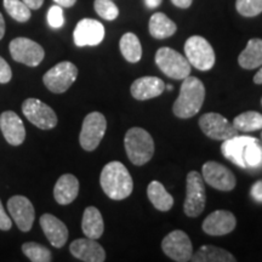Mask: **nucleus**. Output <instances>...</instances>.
<instances>
[{"label": "nucleus", "instance_id": "43", "mask_svg": "<svg viewBox=\"0 0 262 262\" xmlns=\"http://www.w3.org/2000/svg\"><path fill=\"white\" fill-rule=\"evenodd\" d=\"M4 34H5V21H4V17H3L2 12H0V40L4 38Z\"/></svg>", "mask_w": 262, "mask_h": 262}, {"label": "nucleus", "instance_id": "3", "mask_svg": "<svg viewBox=\"0 0 262 262\" xmlns=\"http://www.w3.org/2000/svg\"><path fill=\"white\" fill-rule=\"evenodd\" d=\"M127 158L134 165L142 166L155 155V141L148 131L142 127H131L124 139Z\"/></svg>", "mask_w": 262, "mask_h": 262}, {"label": "nucleus", "instance_id": "40", "mask_svg": "<svg viewBox=\"0 0 262 262\" xmlns=\"http://www.w3.org/2000/svg\"><path fill=\"white\" fill-rule=\"evenodd\" d=\"M171 3L180 9H188L192 5L193 0H171Z\"/></svg>", "mask_w": 262, "mask_h": 262}, {"label": "nucleus", "instance_id": "42", "mask_svg": "<svg viewBox=\"0 0 262 262\" xmlns=\"http://www.w3.org/2000/svg\"><path fill=\"white\" fill-rule=\"evenodd\" d=\"M163 0H145V4L148 9H156L162 4Z\"/></svg>", "mask_w": 262, "mask_h": 262}, {"label": "nucleus", "instance_id": "28", "mask_svg": "<svg viewBox=\"0 0 262 262\" xmlns=\"http://www.w3.org/2000/svg\"><path fill=\"white\" fill-rule=\"evenodd\" d=\"M120 51H122L124 58L130 63H136L142 57V47L139 38L134 33H125L120 39L119 42Z\"/></svg>", "mask_w": 262, "mask_h": 262}, {"label": "nucleus", "instance_id": "8", "mask_svg": "<svg viewBox=\"0 0 262 262\" xmlns=\"http://www.w3.org/2000/svg\"><path fill=\"white\" fill-rule=\"evenodd\" d=\"M107 129L106 117L100 112H91L84 118L79 135L81 148L93 152L102 141Z\"/></svg>", "mask_w": 262, "mask_h": 262}, {"label": "nucleus", "instance_id": "9", "mask_svg": "<svg viewBox=\"0 0 262 262\" xmlns=\"http://www.w3.org/2000/svg\"><path fill=\"white\" fill-rule=\"evenodd\" d=\"M10 54L18 63H24L29 67H37L44 60L45 51L41 45L28 38L18 37L10 41Z\"/></svg>", "mask_w": 262, "mask_h": 262}, {"label": "nucleus", "instance_id": "15", "mask_svg": "<svg viewBox=\"0 0 262 262\" xmlns=\"http://www.w3.org/2000/svg\"><path fill=\"white\" fill-rule=\"evenodd\" d=\"M77 47H96L103 40L104 27L101 22L93 18H83L75 26L73 33Z\"/></svg>", "mask_w": 262, "mask_h": 262}, {"label": "nucleus", "instance_id": "18", "mask_svg": "<svg viewBox=\"0 0 262 262\" xmlns=\"http://www.w3.org/2000/svg\"><path fill=\"white\" fill-rule=\"evenodd\" d=\"M237 226L235 216L231 211L216 210L211 212L203 222V231L210 235H226Z\"/></svg>", "mask_w": 262, "mask_h": 262}, {"label": "nucleus", "instance_id": "17", "mask_svg": "<svg viewBox=\"0 0 262 262\" xmlns=\"http://www.w3.org/2000/svg\"><path fill=\"white\" fill-rule=\"evenodd\" d=\"M70 251L75 258L84 262H103L106 260V251L96 239L88 237L77 239L72 242Z\"/></svg>", "mask_w": 262, "mask_h": 262}, {"label": "nucleus", "instance_id": "46", "mask_svg": "<svg viewBox=\"0 0 262 262\" xmlns=\"http://www.w3.org/2000/svg\"><path fill=\"white\" fill-rule=\"evenodd\" d=\"M261 140H262V133H261Z\"/></svg>", "mask_w": 262, "mask_h": 262}, {"label": "nucleus", "instance_id": "23", "mask_svg": "<svg viewBox=\"0 0 262 262\" xmlns=\"http://www.w3.org/2000/svg\"><path fill=\"white\" fill-rule=\"evenodd\" d=\"M81 229H83L85 237L91 239H98L103 234V217L97 208H95V206H88L85 209L83 214V220H81Z\"/></svg>", "mask_w": 262, "mask_h": 262}, {"label": "nucleus", "instance_id": "32", "mask_svg": "<svg viewBox=\"0 0 262 262\" xmlns=\"http://www.w3.org/2000/svg\"><path fill=\"white\" fill-rule=\"evenodd\" d=\"M94 8L96 14L107 21H113L119 15V9L112 0H95Z\"/></svg>", "mask_w": 262, "mask_h": 262}, {"label": "nucleus", "instance_id": "45", "mask_svg": "<svg viewBox=\"0 0 262 262\" xmlns=\"http://www.w3.org/2000/svg\"><path fill=\"white\" fill-rule=\"evenodd\" d=\"M165 89H168V90H172L173 88H172V85H168V86H166V85H165Z\"/></svg>", "mask_w": 262, "mask_h": 262}, {"label": "nucleus", "instance_id": "4", "mask_svg": "<svg viewBox=\"0 0 262 262\" xmlns=\"http://www.w3.org/2000/svg\"><path fill=\"white\" fill-rule=\"evenodd\" d=\"M156 63L164 74L175 80H183L191 73L187 58L171 48H160L156 54Z\"/></svg>", "mask_w": 262, "mask_h": 262}, {"label": "nucleus", "instance_id": "21", "mask_svg": "<svg viewBox=\"0 0 262 262\" xmlns=\"http://www.w3.org/2000/svg\"><path fill=\"white\" fill-rule=\"evenodd\" d=\"M79 194V181L72 173H64L56 181L54 187V196L60 205L73 203Z\"/></svg>", "mask_w": 262, "mask_h": 262}, {"label": "nucleus", "instance_id": "12", "mask_svg": "<svg viewBox=\"0 0 262 262\" xmlns=\"http://www.w3.org/2000/svg\"><path fill=\"white\" fill-rule=\"evenodd\" d=\"M162 249L166 256L178 262L191 261L193 255L191 239L180 229L172 231L163 239Z\"/></svg>", "mask_w": 262, "mask_h": 262}, {"label": "nucleus", "instance_id": "31", "mask_svg": "<svg viewBox=\"0 0 262 262\" xmlns=\"http://www.w3.org/2000/svg\"><path fill=\"white\" fill-rule=\"evenodd\" d=\"M3 4L10 17L14 18L15 21L25 24L31 18V9L22 0H4Z\"/></svg>", "mask_w": 262, "mask_h": 262}, {"label": "nucleus", "instance_id": "39", "mask_svg": "<svg viewBox=\"0 0 262 262\" xmlns=\"http://www.w3.org/2000/svg\"><path fill=\"white\" fill-rule=\"evenodd\" d=\"M31 10H38L44 4V0H22Z\"/></svg>", "mask_w": 262, "mask_h": 262}, {"label": "nucleus", "instance_id": "34", "mask_svg": "<svg viewBox=\"0 0 262 262\" xmlns=\"http://www.w3.org/2000/svg\"><path fill=\"white\" fill-rule=\"evenodd\" d=\"M235 9L242 16L255 17L262 12V0H237Z\"/></svg>", "mask_w": 262, "mask_h": 262}, {"label": "nucleus", "instance_id": "16", "mask_svg": "<svg viewBox=\"0 0 262 262\" xmlns=\"http://www.w3.org/2000/svg\"><path fill=\"white\" fill-rule=\"evenodd\" d=\"M0 129L6 142L11 146H19L26 139V127L24 122L12 111H5L0 116Z\"/></svg>", "mask_w": 262, "mask_h": 262}, {"label": "nucleus", "instance_id": "11", "mask_svg": "<svg viewBox=\"0 0 262 262\" xmlns=\"http://www.w3.org/2000/svg\"><path fill=\"white\" fill-rule=\"evenodd\" d=\"M199 127L204 135L215 141H226L238 135V130L224 116L219 113H205L199 118Z\"/></svg>", "mask_w": 262, "mask_h": 262}, {"label": "nucleus", "instance_id": "24", "mask_svg": "<svg viewBox=\"0 0 262 262\" xmlns=\"http://www.w3.org/2000/svg\"><path fill=\"white\" fill-rule=\"evenodd\" d=\"M239 66L244 70H255L262 66V39H250L247 48L238 57Z\"/></svg>", "mask_w": 262, "mask_h": 262}, {"label": "nucleus", "instance_id": "14", "mask_svg": "<svg viewBox=\"0 0 262 262\" xmlns=\"http://www.w3.org/2000/svg\"><path fill=\"white\" fill-rule=\"evenodd\" d=\"M8 210L15 224L22 232H29L35 219V210L32 202L25 195H14L8 201Z\"/></svg>", "mask_w": 262, "mask_h": 262}, {"label": "nucleus", "instance_id": "41", "mask_svg": "<svg viewBox=\"0 0 262 262\" xmlns=\"http://www.w3.org/2000/svg\"><path fill=\"white\" fill-rule=\"evenodd\" d=\"M54 2L61 8H72L77 3V0H54Z\"/></svg>", "mask_w": 262, "mask_h": 262}, {"label": "nucleus", "instance_id": "1", "mask_svg": "<svg viewBox=\"0 0 262 262\" xmlns=\"http://www.w3.org/2000/svg\"><path fill=\"white\" fill-rule=\"evenodd\" d=\"M104 194L113 201H123L133 193L134 181L129 170L120 162H111L104 165L100 176Z\"/></svg>", "mask_w": 262, "mask_h": 262}, {"label": "nucleus", "instance_id": "27", "mask_svg": "<svg viewBox=\"0 0 262 262\" xmlns=\"http://www.w3.org/2000/svg\"><path fill=\"white\" fill-rule=\"evenodd\" d=\"M193 262H234L235 257L225 249L214 245H203L194 255H192Z\"/></svg>", "mask_w": 262, "mask_h": 262}, {"label": "nucleus", "instance_id": "47", "mask_svg": "<svg viewBox=\"0 0 262 262\" xmlns=\"http://www.w3.org/2000/svg\"><path fill=\"white\" fill-rule=\"evenodd\" d=\"M261 104H262V98H261Z\"/></svg>", "mask_w": 262, "mask_h": 262}, {"label": "nucleus", "instance_id": "29", "mask_svg": "<svg viewBox=\"0 0 262 262\" xmlns=\"http://www.w3.org/2000/svg\"><path fill=\"white\" fill-rule=\"evenodd\" d=\"M233 126L238 131H244V133H251L262 129V114L254 111H248L239 114L234 118Z\"/></svg>", "mask_w": 262, "mask_h": 262}, {"label": "nucleus", "instance_id": "10", "mask_svg": "<svg viewBox=\"0 0 262 262\" xmlns=\"http://www.w3.org/2000/svg\"><path fill=\"white\" fill-rule=\"evenodd\" d=\"M22 113L31 122L41 130L54 129L57 125V116L54 110L38 98H27L22 103Z\"/></svg>", "mask_w": 262, "mask_h": 262}, {"label": "nucleus", "instance_id": "13", "mask_svg": "<svg viewBox=\"0 0 262 262\" xmlns=\"http://www.w3.org/2000/svg\"><path fill=\"white\" fill-rule=\"evenodd\" d=\"M203 180L211 186L212 188L219 191L229 192L237 185V180L233 172L225 165L217 162H206L202 169Z\"/></svg>", "mask_w": 262, "mask_h": 262}, {"label": "nucleus", "instance_id": "30", "mask_svg": "<svg viewBox=\"0 0 262 262\" xmlns=\"http://www.w3.org/2000/svg\"><path fill=\"white\" fill-rule=\"evenodd\" d=\"M22 253L32 262H50L52 260L51 251L35 242H27L22 245Z\"/></svg>", "mask_w": 262, "mask_h": 262}, {"label": "nucleus", "instance_id": "35", "mask_svg": "<svg viewBox=\"0 0 262 262\" xmlns=\"http://www.w3.org/2000/svg\"><path fill=\"white\" fill-rule=\"evenodd\" d=\"M48 22L49 26L51 28L58 29L61 28L64 24V17H63V10L60 5H54L49 9L48 11Z\"/></svg>", "mask_w": 262, "mask_h": 262}, {"label": "nucleus", "instance_id": "6", "mask_svg": "<svg viewBox=\"0 0 262 262\" xmlns=\"http://www.w3.org/2000/svg\"><path fill=\"white\" fill-rule=\"evenodd\" d=\"M205 203L206 194L203 176L196 171H189L186 179V199L183 211L188 217H196L204 210Z\"/></svg>", "mask_w": 262, "mask_h": 262}, {"label": "nucleus", "instance_id": "37", "mask_svg": "<svg viewBox=\"0 0 262 262\" xmlns=\"http://www.w3.org/2000/svg\"><path fill=\"white\" fill-rule=\"evenodd\" d=\"M11 219L6 214L4 206L2 204V201H0V229L2 231H9V229H11Z\"/></svg>", "mask_w": 262, "mask_h": 262}, {"label": "nucleus", "instance_id": "36", "mask_svg": "<svg viewBox=\"0 0 262 262\" xmlns=\"http://www.w3.org/2000/svg\"><path fill=\"white\" fill-rule=\"evenodd\" d=\"M12 79V71L10 64L0 56V84H6Z\"/></svg>", "mask_w": 262, "mask_h": 262}, {"label": "nucleus", "instance_id": "44", "mask_svg": "<svg viewBox=\"0 0 262 262\" xmlns=\"http://www.w3.org/2000/svg\"><path fill=\"white\" fill-rule=\"evenodd\" d=\"M254 83H255V84H262V66H261L260 70H258L257 73L255 74V77H254Z\"/></svg>", "mask_w": 262, "mask_h": 262}, {"label": "nucleus", "instance_id": "7", "mask_svg": "<svg viewBox=\"0 0 262 262\" xmlns=\"http://www.w3.org/2000/svg\"><path fill=\"white\" fill-rule=\"evenodd\" d=\"M78 78V68L70 61H63L49 70L42 77V83L49 91L63 94L73 85Z\"/></svg>", "mask_w": 262, "mask_h": 262}, {"label": "nucleus", "instance_id": "5", "mask_svg": "<svg viewBox=\"0 0 262 262\" xmlns=\"http://www.w3.org/2000/svg\"><path fill=\"white\" fill-rule=\"evenodd\" d=\"M185 54L189 64L199 71H209L215 64V51L201 35H193L185 42Z\"/></svg>", "mask_w": 262, "mask_h": 262}, {"label": "nucleus", "instance_id": "20", "mask_svg": "<svg viewBox=\"0 0 262 262\" xmlns=\"http://www.w3.org/2000/svg\"><path fill=\"white\" fill-rule=\"evenodd\" d=\"M165 90V83L157 77H142L131 85V95L139 101H146L160 96Z\"/></svg>", "mask_w": 262, "mask_h": 262}, {"label": "nucleus", "instance_id": "22", "mask_svg": "<svg viewBox=\"0 0 262 262\" xmlns=\"http://www.w3.org/2000/svg\"><path fill=\"white\" fill-rule=\"evenodd\" d=\"M253 141H257L254 137H248V136H234L232 139H228L224 141L221 146L222 155L226 158L231 160L232 163H234L235 165L241 166V168H247L245 163L243 160V152L247 147L248 143L253 142Z\"/></svg>", "mask_w": 262, "mask_h": 262}, {"label": "nucleus", "instance_id": "26", "mask_svg": "<svg viewBox=\"0 0 262 262\" xmlns=\"http://www.w3.org/2000/svg\"><path fill=\"white\" fill-rule=\"evenodd\" d=\"M147 195L156 209L169 211L173 205V198L159 181H152L147 187Z\"/></svg>", "mask_w": 262, "mask_h": 262}, {"label": "nucleus", "instance_id": "2", "mask_svg": "<svg viewBox=\"0 0 262 262\" xmlns=\"http://www.w3.org/2000/svg\"><path fill=\"white\" fill-rule=\"evenodd\" d=\"M205 100V86L195 77H186L180 89V95L173 103L172 112L181 119H188L201 111Z\"/></svg>", "mask_w": 262, "mask_h": 262}, {"label": "nucleus", "instance_id": "38", "mask_svg": "<svg viewBox=\"0 0 262 262\" xmlns=\"http://www.w3.org/2000/svg\"><path fill=\"white\" fill-rule=\"evenodd\" d=\"M251 195H253L257 202H262V180L254 183L253 187H251Z\"/></svg>", "mask_w": 262, "mask_h": 262}, {"label": "nucleus", "instance_id": "25", "mask_svg": "<svg viewBox=\"0 0 262 262\" xmlns=\"http://www.w3.org/2000/svg\"><path fill=\"white\" fill-rule=\"evenodd\" d=\"M149 33L156 39H166L175 34L176 27L175 22L170 19L163 12H156L149 19Z\"/></svg>", "mask_w": 262, "mask_h": 262}, {"label": "nucleus", "instance_id": "33", "mask_svg": "<svg viewBox=\"0 0 262 262\" xmlns=\"http://www.w3.org/2000/svg\"><path fill=\"white\" fill-rule=\"evenodd\" d=\"M243 160L245 166L255 168L262 163V148L257 143V141L248 143L243 152Z\"/></svg>", "mask_w": 262, "mask_h": 262}, {"label": "nucleus", "instance_id": "19", "mask_svg": "<svg viewBox=\"0 0 262 262\" xmlns=\"http://www.w3.org/2000/svg\"><path fill=\"white\" fill-rule=\"evenodd\" d=\"M40 226L45 237L54 248L60 249L67 243L68 228L56 216L44 214L40 217Z\"/></svg>", "mask_w": 262, "mask_h": 262}]
</instances>
